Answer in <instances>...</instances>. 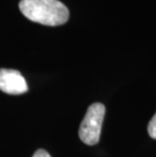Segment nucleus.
Masks as SVG:
<instances>
[{"label": "nucleus", "mask_w": 156, "mask_h": 157, "mask_svg": "<svg viewBox=\"0 0 156 157\" xmlns=\"http://www.w3.org/2000/svg\"><path fill=\"white\" fill-rule=\"evenodd\" d=\"M19 9L29 21L48 26L62 25L69 18L68 8L59 0H21Z\"/></svg>", "instance_id": "obj_1"}, {"label": "nucleus", "mask_w": 156, "mask_h": 157, "mask_svg": "<svg viewBox=\"0 0 156 157\" xmlns=\"http://www.w3.org/2000/svg\"><path fill=\"white\" fill-rule=\"evenodd\" d=\"M148 134L152 139L156 140V113L152 117L148 124Z\"/></svg>", "instance_id": "obj_4"}, {"label": "nucleus", "mask_w": 156, "mask_h": 157, "mask_svg": "<svg viewBox=\"0 0 156 157\" xmlns=\"http://www.w3.org/2000/svg\"><path fill=\"white\" fill-rule=\"evenodd\" d=\"M32 157H51V155L44 149H39L35 152V154Z\"/></svg>", "instance_id": "obj_5"}, {"label": "nucleus", "mask_w": 156, "mask_h": 157, "mask_svg": "<svg viewBox=\"0 0 156 157\" xmlns=\"http://www.w3.org/2000/svg\"><path fill=\"white\" fill-rule=\"evenodd\" d=\"M28 84L22 74L14 69H0V90L7 94H22L28 91Z\"/></svg>", "instance_id": "obj_3"}, {"label": "nucleus", "mask_w": 156, "mask_h": 157, "mask_svg": "<svg viewBox=\"0 0 156 157\" xmlns=\"http://www.w3.org/2000/svg\"><path fill=\"white\" fill-rule=\"evenodd\" d=\"M105 106L101 102H94L89 106L79 128V138L87 145H95L99 141Z\"/></svg>", "instance_id": "obj_2"}]
</instances>
